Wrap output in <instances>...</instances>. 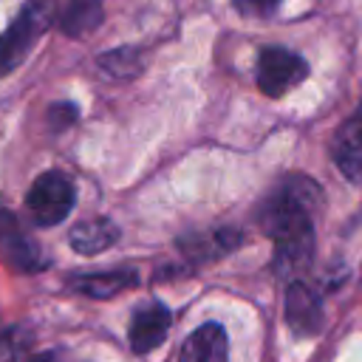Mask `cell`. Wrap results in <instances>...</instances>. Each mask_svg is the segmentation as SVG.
I'll list each match as a JSON object with an SVG mask.
<instances>
[{
    "instance_id": "obj_6",
    "label": "cell",
    "mask_w": 362,
    "mask_h": 362,
    "mask_svg": "<svg viewBox=\"0 0 362 362\" xmlns=\"http://www.w3.org/2000/svg\"><path fill=\"white\" fill-rule=\"evenodd\" d=\"M173 325V314L164 303H147L133 311L130 325H127V342L133 354H150L158 348Z\"/></svg>"
},
{
    "instance_id": "obj_14",
    "label": "cell",
    "mask_w": 362,
    "mask_h": 362,
    "mask_svg": "<svg viewBox=\"0 0 362 362\" xmlns=\"http://www.w3.org/2000/svg\"><path fill=\"white\" fill-rule=\"evenodd\" d=\"M99 68L116 79H127V76H136L141 71V62H139V51L136 48H116V51H105L99 57Z\"/></svg>"
},
{
    "instance_id": "obj_11",
    "label": "cell",
    "mask_w": 362,
    "mask_h": 362,
    "mask_svg": "<svg viewBox=\"0 0 362 362\" xmlns=\"http://www.w3.org/2000/svg\"><path fill=\"white\" fill-rule=\"evenodd\" d=\"M178 362H229V339L223 325L204 322L181 345Z\"/></svg>"
},
{
    "instance_id": "obj_3",
    "label": "cell",
    "mask_w": 362,
    "mask_h": 362,
    "mask_svg": "<svg viewBox=\"0 0 362 362\" xmlns=\"http://www.w3.org/2000/svg\"><path fill=\"white\" fill-rule=\"evenodd\" d=\"M76 204V184L62 170H48L34 178L25 192V209L37 226H57Z\"/></svg>"
},
{
    "instance_id": "obj_12",
    "label": "cell",
    "mask_w": 362,
    "mask_h": 362,
    "mask_svg": "<svg viewBox=\"0 0 362 362\" xmlns=\"http://www.w3.org/2000/svg\"><path fill=\"white\" fill-rule=\"evenodd\" d=\"M119 240V226L110 218H90V221H79L71 232H68V243L74 246V252L79 255H99L105 249H110Z\"/></svg>"
},
{
    "instance_id": "obj_9",
    "label": "cell",
    "mask_w": 362,
    "mask_h": 362,
    "mask_svg": "<svg viewBox=\"0 0 362 362\" xmlns=\"http://www.w3.org/2000/svg\"><path fill=\"white\" fill-rule=\"evenodd\" d=\"M0 249H3L6 260L20 272H37V269L48 266V260L42 257L34 238H28L20 229L17 218L6 209H0Z\"/></svg>"
},
{
    "instance_id": "obj_7",
    "label": "cell",
    "mask_w": 362,
    "mask_h": 362,
    "mask_svg": "<svg viewBox=\"0 0 362 362\" xmlns=\"http://www.w3.org/2000/svg\"><path fill=\"white\" fill-rule=\"evenodd\" d=\"M322 300L303 280H291L286 288V322L297 337H314L322 328Z\"/></svg>"
},
{
    "instance_id": "obj_10",
    "label": "cell",
    "mask_w": 362,
    "mask_h": 362,
    "mask_svg": "<svg viewBox=\"0 0 362 362\" xmlns=\"http://www.w3.org/2000/svg\"><path fill=\"white\" fill-rule=\"evenodd\" d=\"M139 283V274L136 269H105V272H79V274H71L68 277V288H74L76 294H85V297H93V300H107V297H116L127 288H133Z\"/></svg>"
},
{
    "instance_id": "obj_16",
    "label": "cell",
    "mask_w": 362,
    "mask_h": 362,
    "mask_svg": "<svg viewBox=\"0 0 362 362\" xmlns=\"http://www.w3.org/2000/svg\"><path fill=\"white\" fill-rule=\"evenodd\" d=\"M76 116H79V107H76L74 102H54V105L45 110L48 127H51L54 133H59V130L71 127V124L76 122Z\"/></svg>"
},
{
    "instance_id": "obj_2",
    "label": "cell",
    "mask_w": 362,
    "mask_h": 362,
    "mask_svg": "<svg viewBox=\"0 0 362 362\" xmlns=\"http://www.w3.org/2000/svg\"><path fill=\"white\" fill-rule=\"evenodd\" d=\"M57 0H25L8 28L0 34V79L8 76L37 45L40 34L54 23Z\"/></svg>"
},
{
    "instance_id": "obj_13",
    "label": "cell",
    "mask_w": 362,
    "mask_h": 362,
    "mask_svg": "<svg viewBox=\"0 0 362 362\" xmlns=\"http://www.w3.org/2000/svg\"><path fill=\"white\" fill-rule=\"evenodd\" d=\"M99 23H102V0H68L59 17V28L68 37H82L93 31Z\"/></svg>"
},
{
    "instance_id": "obj_5",
    "label": "cell",
    "mask_w": 362,
    "mask_h": 362,
    "mask_svg": "<svg viewBox=\"0 0 362 362\" xmlns=\"http://www.w3.org/2000/svg\"><path fill=\"white\" fill-rule=\"evenodd\" d=\"M331 158L337 164V170L354 181L362 184V99L356 105V110L339 124V130L334 133L331 141Z\"/></svg>"
},
{
    "instance_id": "obj_1",
    "label": "cell",
    "mask_w": 362,
    "mask_h": 362,
    "mask_svg": "<svg viewBox=\"0 0 362 362\" xmlns=\"http://www.w3.org/2000/svg\"><path fill=\"white\" fill-rule=\"evenodd\" d=\"M322 204V189L308 175H286L257 209L260 229L274 240L272 269L280 277H294L314 257V215Z\"/></svg>"
},
{
    "instance_id": "obj_15",
    "label": "cell",
    "mask_w": 362,
    "mask_h": 362,
    "mask_svg": "<svg viewBox=\"0 0 362 362\" xmlns=\"http://www.w3.org/2000/svg\"><path fill=\"white\" fill-rule=\"evenodd\" d=\"M34 351L20 328H8L0 334V362H34Z\"/></svg>"
},
{
    "instance_id": "obj_4",
    "label": "cell",
    "mask_w": 362,
    "mask_h": 362,
    "mask_svg": "<svg viewBox=\"0 0 362 362\" xmlns=\"http://www.w3.org/2000/svg\"><path fill=\"white\" fill-rule=\"evenodd\" d=\"M305 76H308V62L300 54H294L283 45L260 48V54H257V88L266 96L277 99V96L288 93L291 88H297Z\"/></svg>"
},
{
    "instance_id": "obj_17",
    "label": "cell",
    "mask_w": 362,
    "mask_h": 362,
    "mask_svg": "<svg viewBox=\"0 0 362 362\" xmlns=\"http://www.w3.org/2000/svg\"><path fill=\"white\" fill-rule=\"evenodd\" d=\"M232 3L246 17H272L283 0H232Z\"/></svg>"
},
{
    "instance_id": "obj_8",
    "label": "cell",
    "mask_w": 362,
    "mask_h": 362,
    "mask_svg": "<svg viewBox=\"0 0 362 362\" xmlns=\"http://www.w3.org/2000/svg\"><path fill=\"white\" fill-rule=\"evenodd\" d=\"M240 240H243L240 229L215 226V229H206V232H189V235L178 238V249L192 263H209V260H218V257L235 252L240 246Z\"/></svg>"
}]
</instances>
